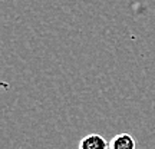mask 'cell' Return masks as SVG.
<instances>
[{"label":"cell","instance_id":"6da1fadb","mask_svg":"<svg viewBox=\"0 0 155 149\" xmlns=\"http://www.w3.org/2000/svg\"><path fill=\"white\" fill-rule=\"evenodd\" d=\"M79 149H109V142L98 133H89L81 139Z\"/></svg>","mask_w":155,"mask_h":149},{"label":"cell","instance_id":"7a4b0ae2","mask_svg":"<svg viewBox=\"0 0 155 149\" xmlns=\"http://www.w3.org/2000/svg\"><path fill=\"white\" fill-rule=\"evenodd\" d=\"M109 149H137V142L129 133H118L111 139Z\"/></svg>","mask_w":155,"mask_h":149}]
</instances>
